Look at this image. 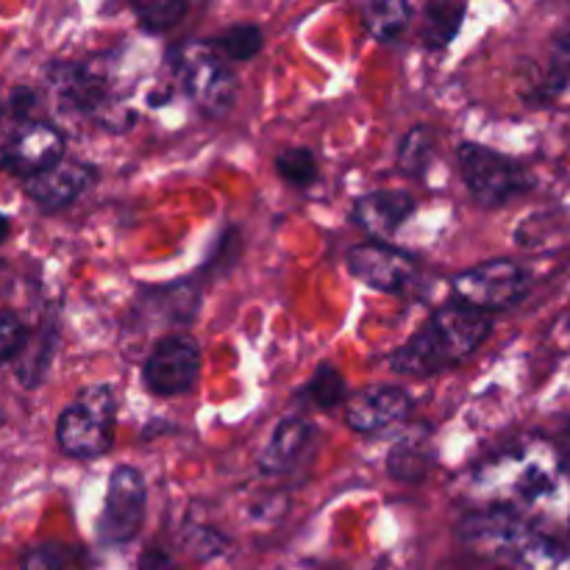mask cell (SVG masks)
Segmentation results:
<instances>
[{"label": "cell", "instance_id": "obj_1", "mask_svg": "<svg viewBox=\"0 0 570 570\" xmlns=\"http://www.w3.org/2000/svg\"><path fill=\"white\" fill-rule=\"evenodd\" d=\"M473 495L490 512L518 518L551 538L570 532V456L560 445L527 438L482 462Z\"/></svg>", "mask_w": 570, "mask_h": 570}, {"label": "cell", "instance_id": "obj_2", "mask_svg": "<svg viewBox=\"0 0 570 570\" xmlns=\"http://www.w3.org/2000/svg\"><path fill=\"white\" fill-rule=\"evenodd\" d=\"M462 540L504 570H570V543L504 512H476L460 527Z\"/></svg>", "mask_w": 570, "mask_h": 570}, {"label": "cell", "instance_id": "obj_3", "mask_svg": "<svg viewBox=\"0 0 570 570\" xmlns=\"http://www.w3.org/2000/svg\"><path fill=\"white\" fill-rule=\"evenodd\" d=\"M493 332L484 312L465 304L443 306L429 317L426 326L393 354V367L404 376H429L443 367L468 360Z\"/></svg>", "mask_w": 570, "mask_h": 570}, {"label": "cell", "instance_id": "obj_4", "mask_svg": "<svg viewBox=\"0 0 570 570\" xmlns=\"http://www.w3.org/2000/svg\"><path fill=\"white\" fill-rule=\"evenodd\" d=\"M167 61H170L178 87L189 95V100H195L204 115L223 117L232 109L237 98V78L212 45L184 39L173 45Z\"/></svg>", "mask_w": 570, "mask_h": 570}, {"label": "cell", "instance_id": "obj_5", "mask_svg": "<svg viewBox=\"0 0 570 570\" xmlns=\"http://www.w3.org/2000/svg\"><path fill=\"white\" fill-rule=\"evenodd\" d=\"M115 393L106 384H89L59 415L56 440L67 456L92 460L106 454L115 440Z\"/></svg>", "mask_w": 570, "mask_h": 570}, {"label": "cell", "instance_id": "obj_6", "mask_svg": "<svg viewBox=\"0 0 570 570\" xmlns=\"http://www.w3.org/2000/svg\"><path fill=\"white\" fill-rule=\"evenodd\" d=\"M456 156H460L462 178L479 204L501 206L532 187V176L515 159L499 150L465 142Z\"/></svg>", "mask_w": 570, "mask_h": 570}, {"label": "cell", "instance_id": "obj_7", "mask_svg": "<svg viewBox=\"0 0 570 570\" xmlns=\"http://www.w3.org/2000/svg\"><path fill=\"white\" fill-rule=\"evenodd\" d=\"M454 293L460 304L473 306L479 312L510 309L518 301L527 298L529 276L518 262L493 259L471 267L454 276Z\"/></svg>", "mask_w": 570, "mask_h": 570}, {"label": "cell", "instance_id": "obj_8", "mask_svg": "<svg viewBox=\"0 0 570 570\" xmlns=\"http://www.w3.org/2000/svg\"><path fill=\"white\" fill-rule=\"evenodd\" d=\"M145 504H148V488H145L142 473L131 465L115 468L106 488L104 512L98 518L100 540L122 546L137 538L145 521Z\"/></svg>", "mask_w": 570, "mask_h": 570}, {"label": "cell", "instance_id": "obj_9", "mask_svg": "<svg viewBox=\"0 0 570 570\" xmlns=\"http://www.w3.org/2000/svg\"><path fill=\"white\" fill-rule=\"evenodd\" d=\"M200 348L189 337H165L142 365L145 387L154 395L189 393L198 382Z\"/></svg>", "mask_w": 570, "mask_h": 570}, {"label": "cell", "instance_id": "obj_10", "mask_svg": "<svg viewBox=\"0 0 570 570\" xmlns=\"http://www.w3.org/2000/svg\"><path fill=\"white\" fill-rule=\"evenodd\" d=\"M61 154H65V137L59 134V128H53L50 122L31 120L22 122L9 137L3 148V165L6 170L17 173L28 181L61 161Z\"/></svg>", "mask_w": 570, "mask_h": 570}, {"label": "cell", "instance_id": "obj_11", "mask_svg": "<svg viewBox=\"0 0 570 570\" xmlns=\"http://www.w3.org/2000/svg\"><path fill=\"white\" fill-rule=\"evenodd\" d=\"M348 267L360 282L373 289H382V293H404L417 276V265L412 256L379 243L351 248Z\"/></svg>", "mask_w": 570, "mask_h": 570}, {"label": "cell", "instance_id": "obj_12", "mask_svg": "<svg viewBox=\"0 0 570 570\" xmlns=\"http://www.w3.org/2000/svg\"><path fill=\"white\" fill-rule=\"evenodd\" d=\"M412 412L410 393L401 387H365L348 399V410H345V421L354 432L373 434L382 429L395 426V423L406 421Z\"/></svg>", "mask_w": 570, "mask_h": 570}, {"label": "cell", "instance_id": "obj_13", "mask_svg": "<svg viewBox=\"0 0 570 570\" xmlns=\"http://www.w3.org/2000/svg\"><path fill=\"white\" fill-rule=\"evenodd\" d=\"M92 181V170L81 161L61 159L56 161L50 170L39 173V176L28 178L26 193L31 195L33 204L45 212H56L61 206H70L83 189Z\"/></svg>", "mask_w": 570, "mask_h": 570}, {"label": "cell", "instance_id": "obj_14", "mask_svg": "<svg viewBox=\"0 0 570 570\" xmlns=\"http://www.w3.org/2000/svg\"><path fill=\"white\" fill-rule=\"evenodd\" d=\"M48 87L59 109L70 115H92L104 106L106 83L92 70L78 65H59L50 70Z\"/></svg>", "mask_w": 570, "mask_h": 570}, {"label": "cell", "instance_id": "obj_15", "mask_svg": "<svg viewBox=\"0 0 570 570\" xmlns=\"http://www.w3.org/2000/svg\"><path fill=\"white\" fill-rule=\"evenodd\" d=\"M415 212V200L410 193L399 189H379V193L362 195L354 204V223L379 239H387L404 226L406 217Z\"/></svg>", "mask_w": 570, "mask_h": 570}, {"label": "cell", "instance_id": "obj_16", "mask_svg": "<svg viewBox=\"0 0 570 570\" xmlns=\"http://www.w3.org/2000/svg\"><path fill=\"white\" fill-rule=\"evenodd\" d=\"M309 443V423L301 417H287L276 426L271 443L265 445L259 456L262 473H284L295 465L304 445Z\"/></svg>", "mask_w": 570, "mask_h": 570}, {"label": "cell", "instance_id": "obj_17", "mask_svg": "<svg viewBox=\"0 0 570 570\" xmlns=\"http://www.w3.org/2000/svg\"><path fill=\"white\" fill-rule=\"evenodd\" d=\"M412 17V6L410 3H367L362 9V22H365L367 33L379 42H393L399 39L401 33L406 31Z\"/></svg>", "mask_w": 570, "mask_h": 570}, {"label": "cell", "instance_id": "obj_18", "mask_svg": "<svg viewBox=\"0 0 570 570\" xmlns=\"http://www.w3.org/2000/svg\"><path fill=\"white\" fill-rule=\"evenodd\" d=\"M465 17V6H429L426 20H423V42L429 48H445L456 37Z\"/></svg>", "mask_w": 570, "mask_h": 570}, {"label": "cell", "instance_id": "obj_19", "mask_svg": "<svg viewBox=\"0 0 570 570\" xmlns=\"http://www.w3.org/2000/svg\"><path fill=\"white\" fill-rule=\"evenodd\" d=\"M262 42H265V37H262L259 26H250V22H237V26L226 28V31L215 39V45H212V48H217L220 53H226L228 59H234V61H248L259 53Z\"/></svg>", "mask_w": 570, "mask_h": 570}, {"label": "cell", "instance_id": "obj_20", "mask_svg": "<svg viewBox=\"0 0 570 570\" xmlns=\"http://www.w3.org/2000/svg\"><path fill=\"white\" fill-rule=\"evenodd\" d=\"M434 150V134L429 126H415L404 137L399 150V167L406 173V176L421 178L426 173L429 161H432Z\"/></svg>", "mask_w": 570, "mask_h": 570}, {"label": "cell", "instance_id": "obj_21", "mask_svg": "<svg viewBox=\"0 0 570 570\" xmlns=\"http://www.w3.org/2000/svg\"><path fill=\"white\" fill-rule=\"evenodd\" d=\"M309 395L317 406L332 410V406L348 401V384H345L343 373L334 365H321L309 382Z\"/></svg>", "mask_w": 570, "mask_h": 570}, {"label": "cell", "instance_id": "obj_22", "mask_svg": "<svg viewBox=\"0 0 570 570\" xmlns=\"http://www.w3.org/2000/svg\"><path fill=\"white\" fill-rule=\"evenodd\" d=\"M189 6L181 0H145V3H134V14L142 22L148 31H167L176 26Z\"/></svg>", "mask_w": 570, "mask_h": 570}, {"label": "cell", "instance_id": "obj_23", "mask_svg": "<svg viewBox=\"0 0 570 570\" xmlns=\"http://www.w3.org/2000/svg\"><path fill=\"white\" fill-rule=\"evenodd\" d=\"M276 170L293 187H306L317 178V159L309 148H289L276 159Z\"/></svg>", "mask_w": 570, "mask_h": 570}, {"label": "cell", "instance_id": "obj_24", "mask_svg": "<svg viewBox=\"0 0 570 570\" xmlns=\"http://www.w3.org/2000/svg\"><path fill=\"white\" fill-rule=\"evenodd\" d=\"M20 570H72V551L61 543H37L22 554Z\"/></svg>", "mask_w": 570, "mask_h": 570}, {"label": "cell", "instance_id": "obj_25", "mask_svg": "<svg viewBox=\"0 0 570 570\" xmlns=\"http://www.w3.org/2000/svg\"><path fill=\"white\" fill-rule=\"evenodd\" d=\"M390 476L399 479V482H417V479L426 476L429 460H423L421 449L410 443H401L390 451Z\"/></svg>", "mask_w": 570, "mask_h": 570}, {"label": "cell", "instance_id": "obj_26", "mask_svg": "<svg viewBox=\"0 0 570 570\" xmlns=\"http://www.w3.org/2000/svg\"><path fill=\"white\" fill-rule=\"evenodd\" d=\"M28 340V328L22 326V321L11 312H0V365H6L9 360L20 356L22 345Z\"/></svg>", "mask_w": 570, "mask_h": 570}, {"label": "cell", "instance_id": "obj_27", "mask_svg": "<svg viewBox=\"0 0 570 570\" xmlns=\"http://www.w3.org/2000/svg\"><path fill=\"white\" fill-rule=\"evenodd\" d=\"M551 87L557 92H570V33L557 39L551 53Z\"/></svg>", "mask_w": 570, "mask_h": 570}, {"label": "cell", "instance_id": "obj_28", "mask_svg": "<svg viewBox=\"0 0 570 570\" xmlns=\"http://www.w3.org/2000/svg\"><path fill=\"white\" fill-rule=\"evenodd\" d=\"M184 546H187L198 560H212V557L220 554L226 540H223L217 532H212V529H193V532L184 538Z\"/></svg>", "mask_w": 570, "mask_h": 570}, {"label": "cell", "instance_id": "obj_29", "mask_svg": "<svg viewBox=\"0 0 570 570\" xmlns=\"http://www.w3.org/2000/svg\"><path fill=\"white\" fill-rule=\"evenodd\" d=\"M139 570H176V560L159 546H150L139 554Z\"/></svg>", "mask_w": 570, "mask_h": 570}, {"label": "cell", "instance_id": "obj_30", "mask_svg": "<svg viewBox=\"0 0 570 570\" xmlns=\"http://www.w3.org/2000/svg\"><path fill=\"white\" fill-rule=\"evenodd\" d=\"M33 104V92H28V89H17L14 95V111L17 115H26V106Z\"/></svg>", "mask_w": 570, "mask_h": 570}, {"label": "cell", "instance_id": "obj_31", "mask_svg": "<svg viewBox=\"0 0 570 570\" xmlns=\"http://www.w3.org/2000/svg\"><path fill=\"white\" fill-rule=\"evenodd\" d=\"M9 232H11V226H9V217H6L3 212H0V243H3V239L9 237Z\"/></svg>", "mask_w": 570, "mask_h": 570}]
</instances>
